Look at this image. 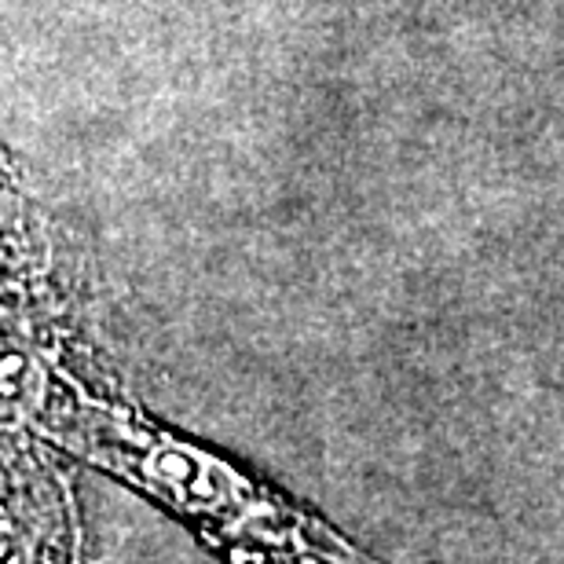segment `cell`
<instances>
[{
  "instance_id": "obj_1",
  "label": "cell",
  "mask_w": 564,
  "mask_h": 564,
  "mask_svg": "<svg viewBox=\"0 0 564 564\" xmlns=\"http://www.w3.org/2000/svg\"><path fill=\"white\" fill-rule=\"evenodd\" d=\"M48 433L85 462L121 477L140 495L187 521L206 543L239 564H375L356 543L246 477L217 455L126 411L70 403L48 419Z\"/></svg>"
},
{
  "instance_id": "obj_2",
  "label": "cell",
  "mask_w": 564,
  "mask_h": 564,
  "mask_svg": "<svg viewBox=\"0 0 564 564\" xmlns=\"http://www.w3.org/2000/svg\"><path fill=\"white\" fill-rule=\"evenodd\" d=\"M44 564H82V535H77V524L70 528V535H66L59 561H44Z\"/></svg>"
}]
</instances>
